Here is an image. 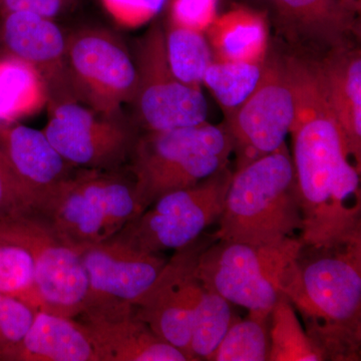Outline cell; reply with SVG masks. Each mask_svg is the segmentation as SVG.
I'll use <instances>...</instances> for the list:
<instances>
[{
    "label": "cell",
    "mask_w": 361,
    "mask_h": 361,
    "mask_svg": "<svg viewBox=\"0 0 361 361\" xmlns=\"http://www.w3.org/2000/svg\"><path fill=\"white\" fill-rule=\"evenodd\" d=\"M283 295L323 360H360L361 236L329 246L302 243Z\"/></svg>",
    "instance_id": "cell-1"
},
{
    "label": "cell",
    "mask_w": 361,
    "mask_h": 361,
    "mask_svg": "<svg viewBox=\"0 0 361 361\" xmlns=\"http://www.w3.org/2000/svg\"><path fill=\"white\" fill-rule=\"evenodd\" d=\"M214 239L269 245L302 229L293 161L286 145L233 173Z\"/></svg>",
    "instance_id": "cell-2"
},
{
    "label": "cell",
    "mask_w": 361,
    "mask_h": 361,
    "mask_svg": "<svg viewBox=\"0 0 361 361\" xmlns=\"http://www.w3.org/2000/svg\"><path fill=\"white\" fill-rule=\"evenodd\" d=\"M234 141L225 126L208 123L139 135L130 172L142 211L163 195L194 186L228 167Z\"/></svg>",
    "instance_id": "cell-3"
},
{
    "label": "cell",
    "mask_w": 361,
    "mask_h": 361,
    "mask_svg": "<svg viewBox=\"0 0 361 361\" xmlns=\"http://www.w3.org/2000/svg\"><path fill=\"white\" fill-rule=\"evenodd\" d=\"M121 171L78 169L35 213L78 251L108 241L142 212L134 178Z\"/></svg>",
    "instance_id": "cell-4"
},
{
    "label": "cell",
    "mask_w": 361,
    "mask_h": 361,
    "mask_svg": "<svg viewBox=\"0 0 361 361\" xmlns=\"http://www.w3.org/2000/svg\"><path fill=\"white\" fill-rule=\"evenodd\" d=\"M302 247L289 237L269 245L214 239L199 254L196 275L231 304L269 316L283 295L287 272Z\"/></svg>",
    "instance_id": "cell-5"
},
{
    "label": "cell",
    "mask_w": 361,
    "mask_h": 361,
    "mask_svg": "<svg viewBox=\"0 0 361 361\" xmlns=\"http://www.w3.org/2000/svg\"><path fill=\"white\" fill-rule=\"evenodd\" d=\"M232 176L227 167L194 186L163 195L113 239L146 254L175 251L193 243L219 220Z\"/></svg>",
    "instance_id": "cell-6"
},
{
    "label": "cell",
    "mask_w": 361,
    "mask_h": 361,
    "mask_svg": "<svg viewBox=\"0 0 361 361\" xmlns=\"http://www.w3.org/2000/svg\"><path fill=\"white\" fill-rule=\"evenodd\" d=\"M66 66L78 103L109 118H123L132 103L137 68L125 42L102 26H84L66 35Z\"/></svg>",
    "instance_id": "cell-7"
},
{
    "label": "cell",
    "mask_w": 361,
    "mask_h": 361,
    "mask_svg": "<svg viewBox=\"0 0 361 361\" xmlns=\"http://www.w3.org/2000/svg\"><path fill=\"white\" fill-rule=\"evenodd\" d=\"M0 239L23 247L32 256L45 311L71 318L82 313L89 283L80 252L44 217L30 212L0 220Z\"/></svg>",
    "instance_id": "cell-8"
},
{
    "label": "cell",
    "mask_w": 361,
    "mask_h": 361,
    "mask_svg": "<svg viewBox=\"0 0 361 361\" xmlns=\"http://www.w3.org/2000/svg\"><path fill=\"white\" fill-rule=\"evenodd\" d=\"M137 122L146 132L190 127L206 122L208 106L201 90L180 82L167 59L163 27L155 23L139 40L134 58Z\"/></svg>",
    "instance_id": "cell-9"
},
{
    "label": "cell",
    "mask_w": 361,
    "mask_h": 361,
    "mask_svg": "<svg viewBox=\"0 0 361 361\" xmlns=\"http://www.w3.org/2000/svg\"><path fill=\"white\" fill-rule=\"evenodd\" d=\"M42 130L71 166L116 171L130 161L139 134L125 118L99 115L78 102L49 104Z\"/></svg>",
    "instance_id": "cell-10"
},
{
    "label": "cell",
    "mask_w": 361,
    "mask_h": 361,
    "mask_svg": "<svg viewBox=\"0 0 361 361\" xmlns=\"http://www.w3.org/2000/svg\"><path fill=\"white\" fill-rule=\"evenodd\" d=\"M212 240L213 236H201L175 250L154 283L134 304L135 315L161 339L182 351L188 360H193L192 332L204 288L195 269L199 254Z\"/></svg>",
    "instance_id": "cell-11"
},
{
    "label": "cell",
    "mask_w": 361,
    "mask_h": 361,
    "mask_svg": "<svg viewBox=\"0 0 361 361\" xmlns=\"http://www.w3.org/2000/svg\"><path fill=\"white\" fill-rule=\"evenodd\" d=\"M294 94L283 61L266 59L262 78L251 96L227 116L237 169L285 145L294 118Z\"/></svg>",
    "instance_id": "cell-12"
},
{
    "label": "cell",
    "mask_w": 361,
    "mask_h": 361,
    "mask_svg": "<svg viewBox=\"0 0 361 361\" xmlns=\"http://www.w3.org/2000/svg\"><path fill=\"white\" fill-rule=\"evenodd\" d=\"M80 257L89 283L82 313L99 314L134 310L167 263L160 254L142 253L113 238L85 249Z\"/></svg>",
    "instance_id": "cell-13"
},
{
    "label": "cell",
    "mask_w": 361,
    "mask_h": 361,
    "mask_svg": "<svg viewBox=\"0 0 361 361\" xmlns=\"http://www.w3.org/2000/svg\"><path fill=\"white\" fill-rule=\"evenodd\" d=\"M0 54L39 71L49 90V104L78 102L66 66V35L56 20L28 11L0 14Z\"/></svg>",
    "instance_id": "cell-14"
},
{
    "label": "cell",
    "mask_w": 361,
    "mask_h": 361,
    "mask_svg": "<svg viewBox=\"0 0 361 361\" xmlns=\"http://www.w3.org/2000/svg\"><path fill=\"white\" fill-rule=\"evenodd\" d=\"M0 151L32 199L33 212L78 170L56 151L44 130L20 123L0 128Z\"/></svg>",
    "instance_id": "cell-15"
},
{
    "label": "cell",
    "mask_w": 361,
    "mask_h": 361,
    "mask_svg": "<svg viewBox=\"0 0 361 361\" xmlns=\"http://www.w3.org/2000/svg\"><path fill=\"white\" fill-rule=\"evenodd\" d=\"M84 327L97 361H188L179 349L161 339L134 310L116 314L82 312Z\"/></svg>",
    "instance_id": "cell-16"
},
{
    "label": "cell",
    "mask_w": 361,
    "mask_h": 361,
    "mask_svg": "<svg viewBox=\"0 0 361 361\" xmlns=\"http://www.w3.org/2000/svg\"><path fill=\"white\" fill-rule=\"evenodd\" d=\"M278 25L289 39L336 49L346 47L355 32L353 0H267Z\"/></svg>",
    "instance_id": "cell-17"
},
{
    "label": "cell",
    "mask_w": 361,
    "mask_h": 361,
    "mask_svg": "<svg viewBox=\"0 0 361 361\" xmlns=\"http://www.w3.org/2000/svg\"><path fill=\"white\" fill-rule=\"evenodd\" d=\"M318 63L325 92L341 127L349 158L360 169L361 56L349 45L330 49Z\"/></svg>",
    "instance_id": "cell-18"
},
{
    "label": "cell",
    "mask_w": 361,
    "mask_h": 361,
    "mask_svg": "<svg viewBox=\"0 0 361 361\" xmlns=\"http://www.w3.org/2000/svg\"><path fill=\"white\" fill-rule=\"evenodd\" d=\"M11 361H97L84 327L75 318L39 310Z\"/></svg>",
    "instance_id": "cell-19"
},
{
    "label": "cell",
    "mask_w": 361,
    "mask_h": 361,
    "mask_svg": "<svg viewBox=\"0 0 361 361\" xmlns=\"http://www.w3.org/2000/svg\"><path fill=\"white\" fill-rule=\"evenodd\" d=\"M214 61L264 63L269 49L267 16L237 6L221 16L207 30Z\"/></svg>",
    "instance_id": "cell-20"
},
{
    "label": "cell",
    "mask_w": 361,
    "mask_h": 361,
    "mask_svg": "<svg viewBox=\"0 0 361 361\" xmlns=\"http://www.w3.org/2000/svg\"><path fill=\"white\" fill-rule=\"evenodd\" d=\"M49 90L25 61L0 54V128L20 123L47 108Z\"/></svg>",
    "instance_id": "cell-21"
},
{
    "label": "cell",
    "mask_w": 361,
    "mask_h": 361,
    "mask_svg": "<svg viewBox=\"0 0 361 361\" xmlns=\"http://www.w3.org/2000/svg\"><path fill=\"white\" fill-rule=\"evenodd\" d=\"M269 343V361L323 360L301 324L295 308L284 295L270 313Z\"/></svg>",
    "instance_id": "cell-22"
},
{
    "label": "cell",
    "mask_w": 361,
    "mask_h": 361,
    "mask_svg": "<svg viewBox=\"0 0 361 361\" xmlns=\"http://www.w3.org/2000/svg\"><path fill=\"white\" fill-rule=\"evenodd\" d=\"M164 35L169 65L176 78L201 90L204 75L214 61L205 33L168 25Z\"/></svg>",
    "instance_id": "cell-23"
},
{
    "label": "cell",
    "mask_w": 361,
    "mask_h": 361,
    "mask_svg": "<svg viewBox=\"0 0 361 361\" xmlns=\"http://www.w3.org/2000/svg\"><path fill=\"white\" fill-rule=\"evenodd\" d=\"M265 63L213 61L204 75L203 84L229 116L257 87Z\"/></svg>",
    "instance_id": "cell-24"
},
{
    "label": "cell",
    "mask_w": 361,
    "mask_h": 361,
    "mask_svg": "<svg viewBox=\"0 0 361 361\" xmlns=\"http://www.w3.org/2000/svg\"><path fill=\"white\" fill-rule=\"evenodd\" d=\"M269 316L235 317L211 361H265L269 357Z\"/></svg>",
    "instance_id": "cell-25"
},
{
    "label": "cell",
    "mask_w": 361,
    "mask_h": 361,
    "mask_svg": "<svg viewBox=\"0 0 361 361\" xmlns=\"http://www.w3.org/2000/svg\"><path fill=\"white\" fill-rule=\"evenodd\" d=\"M203 283V282H202ZM191 337L193 360H210L234 319L231 303L204 284Z\"/></svg>",
    "instance_id": "cell-26"
},
{
    "label": "cell",
    "mask_w": 361,
    "mask_h": 361,
    "mask_svg": "<svg viewBox=\"0 0 361 361\" xmlns=\"http://www.w3.org/2000/svg\"><path fill=\"white\" fill-rule=\"evenodd\" d=\"M0 294L44 310L32 256L23 247L0 239Z\"/></svg>",
    "instance_id": "cell-27"
},
{
    "label": "cell",
    "mask_w": 361,
    "mask_h": 361,
    "mask_svg": "<svg viewBox=\"0 0 361 361\" xmlns=\"http://www.w3.org/2000/svg\"><path fill=\"white\" fill-rule=\"evenodd\" d=\"M37 310L20 299L0 298V361H11L30 331Z\"/></svg>",
    "instance_id": "cell-28"
},
{
    "label": "cell",
    "mask_w": 361,
    "mask_h": 361,
    "mask_svg": "<svg viewBox=\"0 0 361 361\" xmlns=\"http://www.w3.org/2000/svg\"><path fill=\"white\" fill-rule=\"evenodd\" d=\"M114 23L126 30L148 25L161 13L166 0H99Z\"/></svg>",
    "instance_id": "cell-29"
},
{
    "label": "cell",
    "mask_w": 361,
    "mask_h": 361,
    "mask_svg": "<svg viewBox=\"0 0 361 361\" xmlns=\"http://www.w3.org/2000/svg\"><path fill=\"white\" fill-rule=\"evenodd\" d=\"M217 11L218 0H171L168 25L205 33Z\"/></svg>",
    "instance_id": "cell-30"
},
{
    "label": "cell",
    "mask_w": 361,
    "mask_h": 361,
    "mask_svg": "<svg viewBox=\"0 0 361 361\" xmlns=\"http://www.w3.org/2000/svg\"><path fill=\"white\" fill-rule=\"evenodd\" d=\"M33 212L32 199L0 151V220Z\"/></svg>",
    "instance_id": "cell-31"
},
{
    "label": "cell",
    "mask_w": 361,
    "mask_h": 361,
    "mask_svg": "<svg viewBox=\"0 0 361 361\" xmlns=\"http://www.w3.org/2000/svg\"><path fill=\"white\" fill-rule=\"evenodd\" d=\"M80 0H0V14L28 11L56 20L73 11Z\"/></svg>",
    "instance_id": "cell-32"
},
{
    "label": "cell",
    "mask_w": 361,
    "mask_h": 361,
    "mask_svg": "<svg viewBox=\"0 0 361 361\" xmlns=\"http://www.w3.org/2000/svg\"><path fill=\"white\" fill-rule=\"evenodd\" d=\"M0 298H1V294H0Z\"/></svg>",
    "instance_id": "cell-33"
}]
</instances>
